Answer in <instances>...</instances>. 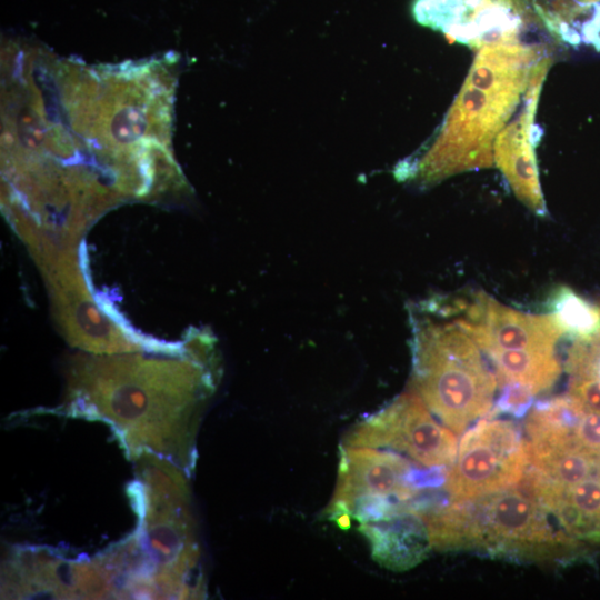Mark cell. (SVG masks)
Wrapping results in <instances>:
<instances>
[{"instance_id": "obj_17", "label": "cell", "mask_w": 600, "mask_h": 600, "mask_svg": "<svg viewBox=\"0 0 600 600\" xmlns=\"http://www.w3.org/2000/svg\"><path fill=\"white\" fill-rule=\"evenodd\" d=\"M564 2L580 13L600 18V0H564Z\"/></svg>"}, {"instance_id": "obj_11", "label": "cell", "mask_w": 600, "mask_h": 600, "mask_svg": "<svg viewBox=\"0 0 600 600\" xmlns=\"http://www.w3.org/2000/svg\"><path fill=\"white\" fill-rule=\"evenodd\" d=\"M359 529L370 543L372 558L390 570H409L432 549L424 521L411 512Z\"/></svg>"}, {"instance_id": "obj_5", "label": "cell", "mask_w": 600, "mask_h": 600, "mask_svg": "<svg viewBox=\"0 0 600 600\" xmlns=\"http://www.w3.org/2000/svg\"><path fill=\"white\" fill-rule=\"evenodd\" d=\"M454 321L427 323L413 343V386L428 409L456 434L493 407L498 387L492 366Z\"/></svg>"}, {"instance_id": "obj_9", "label": "cell", "mask_w": 600, "mask_h": 600, "mask_svg": "<svg viewBox=\"0 0 600 600\" xmlns=\"http://www.w3.org/2000/svg\"><path fill=\"white\" fill-rule=\"evenodd\" d=\"M464 318L454 322L481 351L507 350L553 351L563 331L550 314H530L509 308L482 291L467 304Z\"/></svg>"}, {"instance_id": "obj_4", "label": "cell", "mask_w": 600, "mask_h": 600, "mask_svg": "<svg viewBox=\"0 0 600 600\" xmlns=\"http://www.w3.org/2000/svg\"><path fill=\"white\" fill-rule=\"evenodd\" d=\"M139 482L130 486L140 524L130 537L143 598H200V549L190 490L179 466L144 452L137 458Z\"/></svg>"}, {"instance_id": "obj_1", "label": "cell", "mask_w": 600, "mask_h": 600, "mask_svg": "<svg viewBox=\"0 0 600 600\" xmlns=\"http://www.w3.org/2000/svg\"><path fill=\"white\" fill-rule=\"evenodd\" d=\"M201 343L190 341L174 358L74 354L66 372V412L107 422L131 460L149 452L190 469L214 382Z\"/></svg>"}, {"instance_id": "obj_12", "label": "cell", "mask_w": 600, "mask_h": 600, "mask_svg": "<svg viewBox=\"0 0 600 600\" xmlns=\"http://www.w3.org/2000/svg\"><path fill=\"white\" fill-rule=\"evenodd\" d=\"M481 352L491 361L498 387L517 382L536 396L548 390L561 373L560 361L553 351L491 348Z\"/></svg>"}, {"instance_id": "obj_16", "label": "cell", "mask_w": 600, "mask_h": 600, "mask_svg": "<svg viewBox=\"0 0 600 600\" xmlns=\"http://www.w3.org/2000/svg\"><path fill=\"white\" fill-rule=\"evenodd\" d=\"M577 444L589 453L600 456V413L586 411L573 429Z\"/></svg>"}, {"instance_id": "obj_14", "label": "cell", "mask_w": 600, "mask_h": 600, "mask_svg": "<svg viewBox=\"0 0 600 600\" xmlns=\"http://www.w3.org/2000/svg\"><path fill=\"white\" fill-rule=\"evenodd\" d=\"M500 388L501 393L488 417L507 413L521 418L532 408L534 394L522 384L504 382Z\"/></svg>"}, {"instance_id": "obj_2", "label": "cell", "mask_w": 600, "mask_h": 600, "mask_svg": "<svg viewBox=\"0 0 600 600\" xmlns=\"http://www.w3.org/2000/svg\"><path fill=\"white\" fill-rule=\"evenodd\" d=\"M542 48L521 40L479 47L424 164L428 180L491 167L497 136L521 106L539 64L550 57Z\"/></svg>"}, {"instance_id": "obj_15", "label": "cell", "mask_w": 600, "mask_h": 600, "mask_svg": "<svg viewBox=\"0 0 600 600\" xmlns=\"http://www.w3.org/2000/svg\"><path fill=\"white\" fill-rule=\"evenodd\" d=\"M568 396L586 411L600 413V379L596 377H571Z\"/></svg>"}, {"instance_id": "obj_13", "label": "cell", "mask_w": 600, "mask_h": 600, "mask_svg": "<svg viewBox=\"0 0 600 600\" xmlns=\"http://www.w3.org/2000/svg\"><path fill=\"white\" fill-rule=\"evenodd\" d=\"M550 316L576 340H586L600 332V306L582 298L566 286L558 287L548 300Z\"/></svg>"}, {"instance_id": "obj_6", "label": "cell", "mask_w": 600, "mask_h": 600, "mask_svg": "<svg viewBox=\"0 0 600 600\" xmlns=\"http://www.w3.org/2000/svg\"><path fill=\"white\" fill-rule=\"evenodd\" d=\"M529 467L526 437L512 421L488 417L462 433L443 486L463 501L518 484Z\"/></svg>"}, {"instance_id": "obj_3", "label": "cell", "mask_w": 600, "mask_h": 600, "mask_svg": "<svg viewBox=\"0 0 600 600\" xmlns=\"http://www.w3.org/2000/svg\"><path fill=\"white\" fill-rule=\"evenodd\" d=\"M433 549L476 551L490 558L551 563L572 559L579 540L520 481L463 501L442 503L423 516Z\"/></svg>"}, {"instance_id": "obj_8", "label": "cell", "mask_w": 600, "mask_h": 600, "mask_svg": "<svg viewBox=\"0 0 600 600\" xmlns=\"http://www.w3.org/2000/svg\"><path fill=\"white\" fill-rule=\"evenodd\" d=\"M550 64V58L539 64L516 119L499 132L493 144L496 166L514 196L540 217L547 216L548 210L534 153V147L540 140V129L534 123V116Z\"/></svg>"}, {"instance_id": "obj_10", "label": "cell", "mask_w": 600, "mask_h": 600, "mask_svg": "<svg viewBox=\"0 0 600 600\" xmlns=\"http://www.w3.org/2000/svg\"><path fill=\"white\" fill-rule=\"evenodd\" d=\"M2 598L87 599L90 561H69L44 550H20L2 573Z\"/></svg>"}, {"instance_id": "obj_7", "label": "cell", "mask_w": 600, "mask_h": 600, "mask_svg": "<svg viewBox=\"0 0 600 600\" xmlns=\"http://www.w3.org/2000/svg\"><path fill=\"white\" fill-rule=\"evenodd\" d=\"M454 434L410 390L352 428L343 444L387 448L421 467L450 469L458 452Z\"/></svg>"}]
</instances>
